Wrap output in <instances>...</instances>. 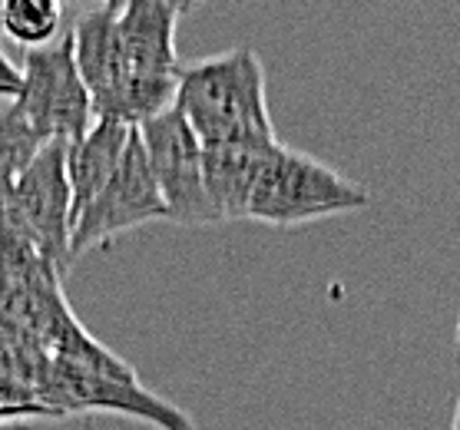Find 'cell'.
Masks as SVG:
<instances>
[{"label": "cell", "mask_w": 460, "mask_h": 430, "mask_svg": "<svg viewBox=\"0 0 460 430\" xmlns=\"http://www.w3.org/2000/svg\"><path fill=\"white\" fill-rule=\"evenodd\" d=\"M172 106L202 146L279 143L265 96V66L249 47L182 66Z\"/></svg>", "instance_id": "1"}, {"label": "cell", "mask_w": 460, "mask_h": 430, "mask_svg": "<svg viewBox=\"0 0 460 430\" xmlns=\"http://www.w3.org/2000/svg\"><path fill=\"white\" fill-rule=\"evenodd\" d=\"M186 4L176 0H129L119 4V40L126 57V90L113 119L137 129L149 116L176 103L182 64L176 57V27Z\"/></svg>", "instance_id": "2"}, {"label": "cell", "mask_w": 460, "mask_h": 430, "mask_svg": "<svg viewBox=\"0 0 460 430\" xmlns=\"http://www.w3.org/2000/svg\"><path fill=\"white\" fill-rule=\"evenodd\" d=\"M365 206H371V192L361 182L279 143L261 166L245 219L292 229L305 222L358 212Z\"/></svg>", "instance_id": "3"}, {"label": "cell", "mask_w": 460, "mask_h": 430, "mask_svg": "<svg viewBox=\"0 0 460 430\" xmlns=\"http://www.w3.org/2000/svg\"><path fill=\"white\" fill-rule=\"evenodd\" d=\"M4 219L17 239L27 241L60 275L74 265L70 259L74 202H70L63 143H47L13 179V186L4 196Z\"/></svg>", "instance_id": "4"}, {"label": "cell", "mask_w": 460, "mask_h": 430, "mask_svg": "<svg viewBox=\"0 0 460 430\" xmlns=\"http://www.w3.org/2000/svg\"><path fill=\"white\" fill-rule=\"evenodd\" d=\"M21 74V96L11 106L21 113L23 123L43 143H63L66 149L80 143L96 123V113L93 100L76 74L70 33H63L60 40L43 50H27Z\"/></svg>", "instance_id": "5"}, {"label": "cell", "mask_w": 460, "mask_h": 430, "mask_svg": "<svg viewBox=\"0 0 460 430\" xmlns=\"http://www.w3.org/2000/svg\"><path fill=\"white\" fill-rule=\"evenodd\" d=\"M37 398L57 414V420L70 414H119V417L143 420L156 430H196L186 410L143 388L139 378H113V374L63 364L57 357Z\"/></svg>", "instance_id": "6"}, {"label": "cell", "mask_w": 460, "mask_h": 430, "mask_svg": "<svg viewBox=\"0 0 460 430\" xmlns=\"http://www.w3.org/2000/svg\"><path fill=\"white\" fill-rule=\"evenodd\" d=\"M149 169L156 176L159 196L166 202L169 222L176 225H212L219 222L212 199L206 192V166H202V143L176 106L166 113L149 116L137 127Z\"/></svg>", "instance_id": "7"}, {"label": "cell", "mask_w": 460, "mask_h": 430, "mask_svg": "<svg viewBox=\"0 0 460 430\" xmlns=\"http://www.w3.org/2000/svg\"><path fill=\"white\" fill-rule=\"evenodd\" d=\"M159 219L169 222L166 202L159 196L156 176H153L149 159L143 153V143H139L137 129H133L113 179L106 182V189L76 219L74 235H70V259L76 262L80 255L96 249V245Z\"/></svg>", "instance_id": "8"}, {"label": "cell", "mask_w": 460, "mask_h": 430, "mask_svg": "<svg viewBox=\"0 0 460 430\" xmlns=\"http://www.w3.org/2000/svg\"><path fill=\"white\" fill-rule=\"evenodd\" d=\"M74 64L93 100L96 119H113L116 103L126 90V57L119 40V4H106L76 17L74 31Z\"/></svg>", "instance_id": "9"}, {"label": "cell", "mask_w": 460, "mask_h": 430, "mask_svg": "<svg viewBox=\"0 0 460 430\" xmlns=\"http://www.w3.org/2000/svg\"><path fill=\"white\" fill-rule=\"evenodd\" d=\"M279 143H226V146H202L206 166V192L219 222L245 219L249 215L252 189L259 182L265 159Z\"/></svg>", "instance_id": "10"}, {"label": "cell", "mask_w": 460, "mask_h": 430, "mask_svg": "<svg viewBox=\"0 0 460 430\" xmlns=\"http://www.w3.org/2000/svg\"><path fill=\"white\" fill-rule=\"evenodd\" d=\"M129 136H133V127L116 123V119H96L90 133L66 149V182H70V202H74V225L86 212V206L113 179Z\"/></svg>", "instance_id": "11"}, {"label": "cell", "mask_w": 460, "mask_h": 430, "mask_svg": "<svg viewBox=\"0 0 460 430\" xmlns=\"http://www.w3.org/2000/svg\"><path fill=\"white\" fill-rule=\"evenodd\" d=\"M63 7L57 0H4L0 31L27 50H43L60 40Z\"/></svg>", "instance_id": "12"}, {"label": "cell", "mask_w": 460, "mask_h": 430, "mask_svg": "<svg viewBox=\"0 0 460 430\" xmlns=\"http://www.w3.org/2000/svg\"><path fill=\"white\" fill-rule=\"evenodd\" d=\"M31 420H57L43 400H37L31 388H23L21 381H13L0 367V424H31Z\"/></svg>", "instance_id": "13"}, {"label": "cell", "mask_w": 460, "mask_h": 430, "mask_svg": "<svg viewBox=\"0 0 460 430\" xmlns=\"http://www.w3.org/2000/svg\"><path fill=\"white\" fill-rule=\"evenodd\" d=\"M21 86H23V74H21V66L13 64L7 53L0 50V96L4 100H17L21 96Z\"/></svg>", "instance_id": "14"}, {"label": "cell", "mask_w": 460, "mask_h": 430, "mask_svg": "<svg viewBox=\"0 0 460 430\" xmlns=\"http://www.w3.org/2000/svg\"><path fill=\"white\" fill-rule=\"evenodd\" d=\"M450 430H460V394H457V408H454V420H450Z\"/></svg>", "instance_id": "15"}, {"label": "cell", "mask_w": 460, "mask_h": 430, "mask_svg": "<svg viewBox=\"0 0 460 430\" xmlns=\"http://www.w3.org/2000/svg\"><path fill=\"white\" fill-rule=\"evenodd\" d=\"M0 430H31V424H0Z\"/></svg>", "instance_id": "16"}, {"label": "cell", "mask_w": 460, "mask_h": 430, "mask_svg": "<svg viewBox=\"0 0 460 430\" xmlns=\"http://www.w3.org/2000/svg\"><path fill=\"white\" fill-rule=\"evenodd\" d=\"M454 338H457V347H460V318H457V328H454Z\"/></svg>", "instance_id": "17"}, {"label": "cell", "mask_w": 460, "mask_h": 430, "mask_svg": "<svg viewBox=\"0 0 460 430\" xmlns=\"http://www.w3.org/2000/svg\"><path fill=\"white\" fill-rule=\"evenodd\" d=\"M0 33H4V31H0Z\"/></svg>", "instance_id": "18"}]
</instances>
